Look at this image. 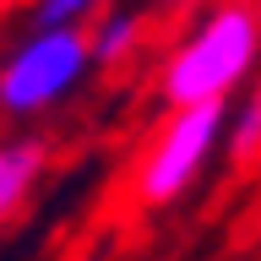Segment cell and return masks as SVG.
<instances>
[{"instance_id": "obj_1", "label": "cell", "mask_w": 261, "mask_h": 261, "mask_svg": "<svg viewBox=\"0 0 261 261\" xmlns=\"http://www.w3.org/2000/svg\"><path fill=\"white\" fill-rule=\"evenodd\" d=\"M261 65V11L245 0H212L174 33L158 65V98L169 109L223 103Z\"/></svg>"}, {"instance_id": "obj_2", "label": "cell", "mask_w": 261, "mask_h": 261, "mask_svg": "<svg viewBox=\"0 0 261 261\" xmlns=\"http://www.w3.org/2000/svg\"><path fill=\"white\" fill-rule=\"evenodd\" d=\"M87 76H93L87 33L33 22L0 55V114L6 120H38V114L60 109L65 98H76Z\"/></svg>"}, {"instance_id": "obj_3", "label": "cell", "mask_w": 261, "mask_h": 261, "mask_svg": "<svg viewBox=\"0 0 261 261\" xmlns=\"http://www.w3.org/2000/svg\"><path fill=\"white\" fill-rule=\"evenodd\" d=\"M223 147V103H196V109H169V120L158 125V136L147 142L130 191L142 207H174L201 185V174L212 169Z\"/></svg>"}, {"instance_id": "obj_4", "label": "cell", "mask_w": 261, "mask_h": 261, "mask_svg": "<svg viewBox=\"0 0 261 261\" xmlns=\"http://www.w3.org/2000/svg\"><path fill=\"white\" fill-rule=\"evenodd\" d=\"M49 158H55V147H49V136H38V130L0 136V228L28 212V201L38 196V185H44V174H49Z\"/></svg>"}, {"instance_id": "obj_5", "label": "cell", "mask_w": 261, "mask_h": 261, "mask_svg": "<svg viewBox=\"0 0 261 261\" xmlns=\"http://www.w3.org/2000/svg\"><path fill=\"white\" fill-rule=\"evenodd\" d=\"M82 33H87L93 71H125L130 60H142L147 33H152V16H147L142 6H120V0H109Z\"/></svg>"}, {"instance_id": "obj_6", "label": "cell", "mask_w": 261, "mask_h": 261, "mask_svg": "<svg viewBox=\"0 0 261 261\" xmlns=\"http://www.w3.org/2000/svg\"><path fill=\"white\" fill-rule=\"evenodd\" d=\"M234 169H250L261 163V82L256 87H240L223 109V147H218Z\"/></svg>"}, {"instance_id": "obj_7", "label": "cell", "mask_w": 261, "mask_h": 261, "mask_svg": "<svg viewBox=\"0 0 261 261\" xmlns=\"http://www.w3.org/2000/svg\"><path fill=\"white\" fill-rule=\"evenodd\" d=\"M109 0H33V22L44 28H87Z\"/></svg>"}, {"instance_id": "obj_8", "label": "cell", "mask_w": 261, "mask_h": 261, "mask_svg": "<svg viewBox=\"0 0 261 261\" xmlns=\"http://www.w3.org/2000/svg\"><path fill=\"white\" fill-rule=\"evenodd\" d=\"M196 0H142V11L147 16H179V11H191Z\"/></svg>"}, {"instance_id": "obj_9", "label": "cell", "mask_w": 261, "mask_h": 261, "mask_svg": "<svg viewBox=\"0 0 261 261\" xmlns=\"http://www.w3.org/2000/svg\"><path fill=\"white\" fill-rule=\"evenodd\" d=\"M245 6H256V0H245Z\"/></svg>"}, {"instance_id": "obj_10", "label": "cell", "mask_w": 261, "mask_h": 261, "mask_svg": "<svg viewBox=\"0 0 261 261\" xmlns=\"http://www.w3.org/2000/svg\"><path fill=\"white\" fill-rule=\"evenodd\" d=\"M256 11H261V0H256Z\"/></svg>"}]
</instances>
